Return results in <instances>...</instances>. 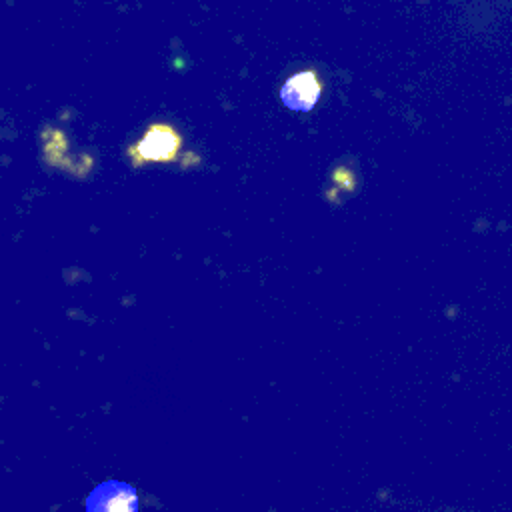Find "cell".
<instances>
[{
  "mask_svg": "<svg viewBox=\"0 0 512 512\" xmlns=\"http://www.w3.org/2000/svg\"><path fill=\"white\" fill-rule=\"evenodd\" d=\"M86 512H138L136 490L126 482L106 480L88 494Z\"/></svg>",
  "mask_w": 512,
  "mask_h": 512,
  "instance_id": "1",
  "label": "cell"
},
{
  "mask_svg": "<svg viewBox=\"0 0 512 512\" xmlns=\"http://www.w3.org/2000/svg\"><path fill=\"white\" fill-rule=\"evenodd\" d=\"M178 134L170 126H152L140 140L138 152L144 160H168L178 150Z\"/></svg>",
  "mask_w": 512,
  "mask_h": 512,
  "instance_id": "3",
  "label": "cell"
},
{
  "mask_svg": "<svg viewBox=\"0 0 512 512\" xmlns=\"http://www.w3.org/2000/svg\"><path fill=\"white\" fill-rule=\"evenodd\" d=\"M320 92L322 86L314 72H298L286 80V84L280 90V98L284 106H288L290 110L308 112L318 102Z\"/></svg>",
  "mask_w": 512,
  "mask_h": 512,
  "instance_id": "2",
  "label": "cell"
}]
</instances>
